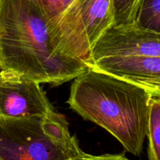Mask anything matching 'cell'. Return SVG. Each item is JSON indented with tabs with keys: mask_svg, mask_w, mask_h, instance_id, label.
<instances>
[{
	"mask_svg": "<svg viewBox=\"0 0 160 160\" xmlns=\"http://www.w3.org/2000/svg\"><path fill=\"white\" fill-rule=\"evenodd\" d=\"M0 65L38 84L59 86L88 70L53 42L49 24L30 0H0Z\"/></svg>",
	"mask_w": 160,
	"mask_h": 160,
	"instance_id": "1",
	"label": "cell"
},
{
	"mask_svg": "<svg viewBox=\"0 0 160 160\" xmlns=\"http://www.w3.org/2000/svg\"><path fill=\"white\" fill-rule=\"evenodd\" d=\"M152 95L139 86L92 69L73 79L67 103L139 156L148 131Z\"/></svg>",
	"mask_w": 160,
	"mask_h": 160,
	"instance_id": "2",
	"label": "cell"
},
{
	"mask_svg": "<svg viewBox=\"0 0 160 160\" xmlns=\"http://www.w3.org/2000/svg\"><path fill=\"white\" fill-rule=\"evenodd\" d=\"M85 64L160 98V34L135 22L106 31L92 47Z\"/></svg>",
	"mask_w": 160,
	"mask_h": 160,
	"instance_id": "3",
	"label": "cell"
},
{
	"mask_svg": "<svg viewBox=\"0 0 160 160\" xmlns=\"http://www.w3.org/2000/svg\"><path fill=\"white\" fill-rule=\"evenodd\" d=\"M65 117L0 118V160H85Z\"/></svg>",
	"mask_w": 160,
	"mask_h": 160,
	"instance_id": "4",
	"label": "cell"
},
{
	"mask_svg": "<svg viewBox=\"0 0 160 160\" xmlns=\"http://www.w3.org/2000/svg\"><path fill=\"white\" fill-rule=\"evenodd\" d=\"M113 23L111 0H75L52 38L62 52L85 63L92 47Z\"/></svg>",
	"mask_w": 160,
	"mask_h": 160,
	"instance_id": "5",
	"label": "cell"
},
{
	"mask_svg": "<svg viewBox=\"0 0 160 160\" xmlns=\"http://www.w3.org/2000/svg\"><path fill=\"white\" fill-rule=\"evenodd\" d=\"M54 112L40 84L0 69V118L46 117Z\"/></svg>",
	"mask_w": 160,
	"mask_h": 160,
	"instance_id": "6",
	"label": "cell"
},
{
	"mask_svg": "<svg viewBox=\"0 0 160 160\" xmlns=\"http://www.w3.org/2000/svg\"><path fill=\"white\" fill-rule=\"evenodd\" d=\"M148 160H160V98L152 97L149 104L148 131Z\"/></svg>",
	"mask_w": 160,
	"mask_h": 160,
	"instance_id": "7",
	"label": "cell"
},
{
	"mask_svg": "<svg viewBox=\"0 0 160 160\" xmlns=\"http://www.w3.org/2000/svg\"><path fill=\"white\" fill-rule=\"evenodd\" d=\"M47 19L51 35L57 28L61 18L75 0H30Z\"/></svg>",
	"mask_w": 160,
	"mask_h": 160,
	"instance_id": "8",
	"label": "cell"
},
{
	"mask_svg": "<svg viewBox=\"0 0 160 160\" xmlns=\"http://www.w3.org/2000/svg\"><path fill=\"white\" fill-rule=\"evenodd\" d=\"M135 23L144 29L160 34V0H142Z\"/></svg>",
	"mask_w": 160,
	"mask_h": 160,
	"instance_id": "9",
	"label": "cell"
},
{
	"mask_svg": "<svg viewBox=\"0 0 160 160\" xmlns=\"http://www.w3.org/2000/svg\"><path fill=\"white\" fill-rule=\"evenodd\" d=\"M142 2V0H111L113 26L134 23Z\"/></svg>",
	"mask_w": 160,
	"mask_h": 160,
	"instance_id": "10",
	"label": "cell"
},
{
	"mask_svg": "<svg viewBox=\"0 0 160 160\" xmlns=\"http://www.w3.org/2000/svg\"><path fill=\"white\" fill-rule=\"evenodd\" d=\"M85 160H130L123 154H103L99 156L88 154Z\"/></svg>",
	"mask_w": 160,
	"mask_h": 160,
	"instance_id": "11",
	"label": "cell"
},
{
	"mask_svg": "<svg viewBox=\"0 0 160 160\" xmlns=\"http://www.w3.org/2000/svg\"><path fill=\"white\" fill-rule=\"evenodd\" d=\"M0 69H1V65H0Z\"/></svg>",
	"mask_w": 160,
	"mask_h": 160,
	"instance_id": "12",
	"label": "cell"
}]
</instances>
